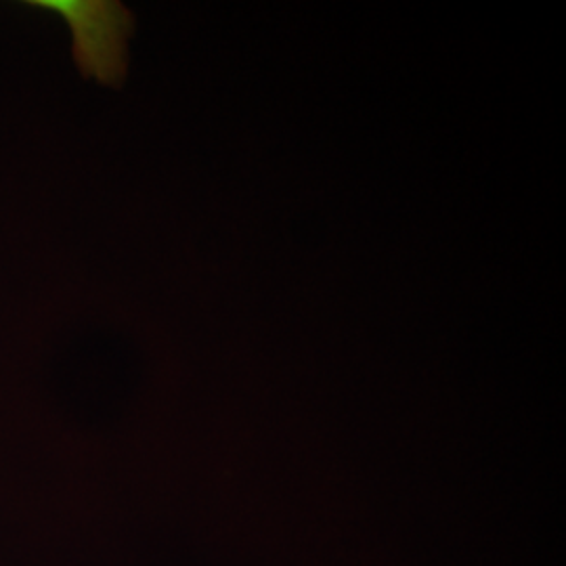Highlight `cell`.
I'll return each mask as SVG.
<instances>
[{"label": "cell", "instance_id": "6da1fadb", "mask_svg": "<svg viewBox=\"0 0 566 566\" xmlns=\"http://www.w3.org/2000/svg\"><path fill=\"white\" fill-rule=\"evenodd\" d=\"M61 15L72 32V55L84 78L120 86L128 72V41L135 15L116 0H28Z\"/></svg>", "mask_w": 566, "mask_h": 566}]
</instances>
